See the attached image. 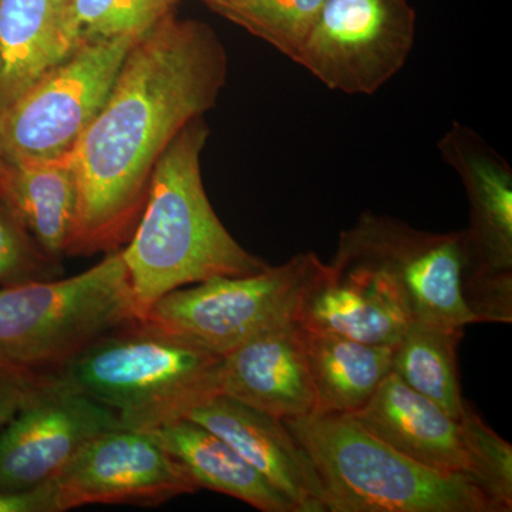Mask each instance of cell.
Returning <instances> with one entry per match:
<instances>
[{
  "label": "cell",
  "instance_id": "obj_1",
  "mask_svg": "<svg viewBox=\"0 0 512 512\" xmlns=\"http://www.w3.org/2000/svg\"><path fill=\"white\" fill-rule=\"evenodd\" d=\"M227 52L210 26L170 12L127 53L74 147L79 207L67 255L117 251L133 237L165 148L217 104Z\"/></svg>",
  "mask_w": 512,
  "mask_h": 512
},
{
  "label": "cell",
  "instance_id": "obj_2",
  "mask_svg": "<svg viewBox=\"0 0 512 512\" xmlns=\"http://www.w3.org/2000/svg\"><path fill=\"white\" fill-rule=\"evenodd\" d=\"M208 136L200 117L165 148L143 215L121 249L141 318L175 289L215 276L255 274L266 266L229 234L208 200L201 174Z\"/></svg>",
  "mask_w": 512,
  "mask_h": 512
},
{
  "label": "cell",
  "instance_id": "obj_3",
  "mask_svg": "<svg viewBox=\"0 0 512 512\" xmlns=\"http://www.w3.org/2000/svg\"><path fill=\"white\" fill-rule=\"evenodd\" d=\"M222 359L141 318L107 333L56 372L113 410L121 427L151 431L221 394Z\"/></svg>",
  "mask_w": 512,
  "mask_h": 512
},
{
  "label": "cell",
  "instance_id": "obj_4",
  "mask_svg": "<svg viewBox=\"0 0 512 512\" xmlns=\"http://www.w3.org/2000/svg\"><path fill=\"white\" fill-rule=\"evenodd\" d=\"M284 423L318 471L328 512H500L470 477L421 466L350 414Z\"/></svg>",
  "mask_w": 512,
  "mask_h": 512
},
{
  "label": "cell",
  "instance_id": "obj_5",
  "mask_svg": "<svg viewBox=\"0 0 512 512\" xmlns=\"http://www.w3.org/2000/svg\"><path fill=\"white\" fill-rule=\"evenodd\" d=\"M137 319L123 251L117 249L72 278L3 286L0 359L33 372H56Z\"/></svg>",
  "mask_w": 512,
  "mask_h": 512
},
{
  "label": "cell",
  "instance_id": "obj_6",
  "mask_svg": "<svg viewBox=\"0 0 512 512\" xmlns=\"http://www.w3.org/2000/svg\"><path fill=\"white\" fill-rule=\"evenodd\" d=\"M330 265L363 272L409 323L466 328L478 323L463 293L466 232H427L363 212L340 232Z\"/></svg>",
  "mask_w": 512,
  "mask_h": 512
},
{
  "label": "cell",
  "instance_id": "obj_7",
  "mask_svg": "<svg viewBox=\"0 0 512 512\" xmlns=\"http://www.w3.org/2000/svg\"><path fill=\"white\" fill-rule=\"evenodd\" d=\"M140 36L84 43L0 113V160L72 158Z\"/></svg>",
  "mask_w": 512,
  "mask_h": 512
},
{
  "label": "cell",
  "instance_id": "obj_8",
  "mask_svg": "<svg viewBox=\"0 0 512 512\" xmlns=\"http://www.w3.org/2000/svg\"><path fill=\"white\" fill-rule=\"evenodd\" d=\"M439 151L466 188L470 225L463 293L478 322H512V171L483 137L454 121Z\"/></svg>",
  "mask_w": 512,
  "mask_h": 512
},
{
  "label": "cell",
  "instance_id": "obj_9",
  "mask_svg": "<svg viewBox=\"0 0 512 512\" xmlns=\"http://www.w3.org/2000/svg\"><path fill=\"white\" fill-rule=\"evenodd\" d=\"M316 254H299L255 274L215 276L158 299L144 319L225 356L258 333L295 322Z\"/></svg>",
  "mask_w": 512,
  "mask_h": 512
},
{
  "label": "cell",
  "instance_id": "obj_10",
  "mask_svg": "<svg viewBox=\"0 0 512 512\" xmlns=\"http://www.w3.org/2000/svg\"><path fill=\"white\" fill-rule=\"evenodd\" d=\"M414 42L407 0H325L293 62L329 90L372 96L403 69Z\"/></svg>",
  "mask_w": 512,
  "mask_h": 512
},
{
  "label": "cell",
  "instance_id": "obj_11",
  "mask_svg": "<svg viewBox=\"0 0 512 512\" xmlns=\"http://www.w3.org/2000/svg\"><path fill=\"white\" fill-rule=\"evenodd\" d=\"M121 427L116 413L57 372H42L0 430V490L55 478L89 441Z\"/></svg>",
  "mask_w": 512,
  "mask_h": 512
},
{
  "label": "cell",
  "instance_id": "obj_12",
  "mask_svg": "<svg viewBox=\"0 0 512 512\" xmlns=\"http://www.w3.org/2000/svg\"><path fill=\"white\" fill-rule=\"evenodd\" d=\"M52 480L63 511L92 504L157 507L198 491L150 431L126 427L94 437Z\"/></svg>",
  "mask_w": 512,
  "mask_h": 512
},
{
  "label": "cell",
  "instance_id": "obj_13",
  "mask_svg": "<svg viewBox=\"0 0 512 512\" xmlns=\"http://www.w3.org/2000/svg\"><path fill=\"white\" fill-rule=\"evenodd\" d=\"M187 417L227 441L291 500L296 512H328L318 471L284 421L225 394L195 407Z\"/></svg>",
  "mask_w": 512,
  "mask_h": 512
},
{
  "label": "cell",
  "instance_id": "obj_14",
  "mask_svg": "<svg viewBox=\"0 0 512 512\" xmlns=\"http://www.w3.org/2000/svg\"><path fill=\"white\" fill-rule=\"evenodd\" d=\"M221 394L276 419L316 410L303 330L296 322L266 329L222 359Z\"/></svg>",
  "mask_w": 512,
  "mask_h": 512
},
{
  "label": "cell",
  "instance_id": "obj_15",
  "mask_svg": "<svg viewBox=\"0 0 512 512\" xmlns=\"http://www.w3.org/2000/svg\"><path fill=\"white\" fill-rule=\"evenodd\" d=\"M295 322L305 330L392 348L409 326L369 276L323 264L319 256L302 286Z\"/></svg>",
  "mask_w": 512,
  "mask_h": 512
},
{
  "label": "cell",
  "instance_id": "obj_16",
  "mask_svg": "<svg viewBox=\"0 0 512 512\" xmlns=\"http://www.w3.org/2000/svg\"><path fill=\"white\" fill-rule=\"evenodd\" d=\"M370 434L421 466L443 474L468 476L470 463L460 423L436 403L414 392L390 373L355 414Z\"/></svg>",
  "mask_w": 512,
  "mask_h": 512
},
{
  "label": "cell",
  "instance_id": "obj_17",
  "mask_svg": "<svg viewBox=\"0 0 512 512\" xmlns=\"http://www.w3.org/2000/svg\"><path fill=\"white\" fill-rule=\"evenodd\" d=\"M79 47L70 0H0V113Z\"/></svg>",
  "mask_w": 512,
  "mask_h": 512
},
{
  "label": "cell",
  "instance_id": "obj_18",
  "mask_svg": "<svg viewBox=\"0 0 512 512\" xmlns=\"http://www.w3.org/2000/svg\"><path fill=\"white\" fill-rule=\"evenodd\" d=\"M150 433L183 466L198 490L229 495L262 512H296L291 500L235 448L197 421L184 417Z\"/></svg>",
  "mask_w": 512,
  "mask_h": 512
},
{
  "label": "cell",
  "instance_id": "obj_19",
  "mask_svg": "<svg viewBox=\"0 0 512 512\" xmlns=\"http://www.w3.org/2000/svg\"><path fill=\"white\" fill-rule=\"evenodd\" d=\"M0 204L53 258L67 254L79 207L72 158L42 163L0 160Z\"/></svg>",
  "mask_w": 512,
  "mask_h": 512
},
{
  "label": "cell",
  "instance_id": "obj_20",
  "mask_svg": "<svg viewBox=\"0 0 512 512\" xmlns=\"http://www.w3.org/2000/svg\"><path fill=\"white\" fill-rule=\"evenodd\" d=\"M303 330L316 394L313 414H355L392 373V346L367 345L333 333Z\"/></svg>",
  "mask_w": 512,
  "mask_h": 512
},
{
  "label": "cell",
  "instance_id": "obj_21",
  "mask_svg": "<svg viewBox=\"0 0 512 512\" xmlns=\"http://www.w3.org/2000/svg\"><path fill=\"white\" fill-rule=\"evenodd\" d=\"M464 328L409 323L393 346L392 372L406 386L436 403L454 420L463 413L457 349Z\"/></svg>",
  "mask_w": 512,
  "mask_h": 512
},
{
  "label": "cell",
  "instance_id": "obj_22",
  "mask_svg": "<svg viewBox=\"0 0 512 512\" xmlns=\"http://www.w3.org/2000/svg\"><path fill=\"white\" fill-rule=\"evenodd\" d=\"M218 15L295 59L325 0H208Z\"/></svg>",
  "mask_w": 512,
  "mask_h": 512
},
{
  "label": "cell",
  "instance_id": "obj_23",
  "mask_svg": "<svg viewBox=\"0 0 512 512\" xmlns=\"http://www.w3.org/2000/svg\"><path fill=\"white\" fill-rule=\"evenodd\" d=\"M177 0H70L80 46L141 36L171 12Z\"/></svg>",
  "mask_w": 512,
  "mask_h": 512
},
{
  "label": "cell",
  "instance_id": "obj_24",
  "mask_svg": "<svg viewBox=\"0 0 512 512\" xmlns=\"http://www.w3.org/2000/svg\"><path fill=\"white\" fill-rule=\"evenodd\" d=\"M461 433L468 454V476L500 512L512 510V447L491 430L470 403L464 404Z\"/></svg>",
  "mask_w": 512,
  "mask_h": 512
},
{
  "label": "cell",
  "instance_id": "obj_25",
  "mask_svg": "<svg viewBox=\"0 0 512 512\" xmlns=\"http://www.w3.org/2000/svg\"><path fill=\"white\" fill-rule=\"evenodd\" d=\"M60 259L53 258L0 204V285L12 286L60 278Z\"/></svg>",
  "mask_w": 512,
  "mask_h": 512
},
{
  "label": "cell",
  "instance_id": "obj_26",
  "mask_svg": "<svg viewBox=\"0 0 512 512\" xmlns=\"http://www.w3.org/2000/svg\"><path fill=\"white\" fill-rule=\"evenodd\" d=\"M0 512H63V508L50 480L25 490H0Z\"/></svg>",
  "mask_w": 512,
  "mask_h": 512
},
{
  "label": "cell",
  "instance_id": "obj_27",
  "mask_svg": "<svg viewBox=\"0 0 512 512\" xmlns=\"http://www.w3.org/2000/svg\"><path fill=\"white\" fill-rule=\"evenodd\" d=\"M40 373L18 366H0V430L12 419Z\"/></svg>",
  "mask_w": 512,
  "mask_h": 512
},
{
  "label": "cell",
  "instance_id": "obj_28",
  "mask_svg": "<svg viewBox=\"0 0 512 512\" xmlns=\"http://www.w3.org/2000/svg\"><path fill=\"white\" fill-rule=\"evenodd\" d=\"M5 365H6V363H5V362H3V360H2V359H0V366H5Z\"/></svg>",
  "mask_w": 512,
  "mask_h": 512
},
{
  "label": "cell",
  "instance_id": "obj_29",
  "mask_svg": "<svg viewBox=\"0 0 512 512\" xmlns=\"http://www.w3.org/2000/svg\"><path fill=\"white\" fill-rule=\"evenodd\" d=\"M202 2H208V0H202Z\"/></svg>",
  "mask_w": 512,
  "mask_h": 512
}]
</instances>
